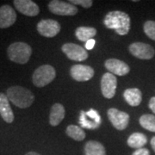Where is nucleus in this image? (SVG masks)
<instances>
[{"label":"nucleus","instance_id":"c85d7f7f","mask_svg":"<svg viewBox=\"0 0 155 155\" xmlns=\"http://www.w3.org/2000/svg\"><path fill=\"white\" fill-rule=\"evenodd\" d=\"M151 147H152V148L153 149L155 153V136L154 137H153L152 140H151Z\"/></svg>","mask_w":155,"mask_h":155},{"label":"nucleus","instance_id":"f257e3e1","mask_svg":"<svg viewBox=\"0 0 155 155\" xmlns=\"http://www.w3.org/2000/svg\"><path fill=\"white\" fill-rule=\"evenodd\" d=\"M106 28L114 29L120 35H126L131 27L130 17L127 13L120 11L109 12L104 19Z\"/></svg>","mask_w":155,"mask_h":155},{"label":"nucleus","instance_id":"0eeeda50","mask_svg":"<svg viewBox=\"0 0 155 155\" xmlns=\"http://www.w3.org/2000/svg\"><path fill=\"white\" fill-rule=\"evenodd\" d=\"M128 49L132 55L140 60H151L155 54L154 48L143 42H134L129 45Z\"/></svg>","mask_w":155,"mask_h":155},{"label":"nucleus","instance_id":"7ed1b4c3","mask_svg":"<svg viewBox=\"0 0 155 155\" xmlns=\"http://www.w3.org/2000/svg\"><path fill=\"white\" fill-rule=\"evenodd\" d=\"M8 57L11 61L18 64H26L32 54V48L27 43L15 42L7 49Z\"/></svg>","mask_w":155,"mask_h":155},{"label":"nucleus","instance_id":"423d86ee","mask_svg":"<svg viewBox=\"0 0 155 155\" xmlns=\"http://www.w3.org/2000/svg\"><path fill=\"white\" fill-rule=\"evenodd\" d=\"M107 114L113 127L117 130H124L127 127L130 119L127 113L119 110L116 108H111L108 110Z\"/></svg>","mask_w":155,"mask_h":155},{"label":"nucleus","instance_id":"412c9836","mask_svg":"<svg viewBox=\"0 0 155 155\" xmlns=\"http://www.w3.org/2000/svg\"><path fill=\"white\" fill-rule=\"evenodd\" d=\"M97 35V29L92 27H78L75 30V35L78 40L87 42L90 40H92Z\"/></svg>","mask_w":155,"mask_h":155},{"label":"nucleus","instance_id":"6e6552de","mask_svg":"<svg viewBox=\"0 0 155 155\" xmlns=\"http://www.w3.org/2000/svg\"><path fill=\"white\" fill-rule=\"evenodd\" d=\"M61 24L53 19H43L37 24V31L44 37L52 38L61 31Z\"/></svg>","mask_w":155,"mask_h":155},{"label":"nucleus","instance_id":"cd10ccee","mask_svg":"<svg viewBox=\"0 0 155 155\" xmlns=\"http://www.w3.org/2000/svg\"><path fill=\"white\" fill-rule=\"evenodd\" d=\"M95 44V41L92 39V40H90L88 41L87 42H86V44H85V48H87V49H91L93 47H94Z\"/></svg>","mask_w":155,"mask_h":155},{"label":"nucleus","instance_id":"4468645a","mask_svg":"<svg viewBox=\"0 0 155 155\" xmlns=\"http://www.w3.org/2000/svg\"><path fill=\"white\" fill-rule=\"evenodd\" d=\"M14 5L19 12L28 17H35L40 12L39 6L31 0H15Z\"/></svg>","mask_w":155,"mask_h":155},{"label":"nucleus","instance_id":"a878e982","mask_svg":"<svg viewBox=\"0 0 155 155\" xmlns=\"http://www.w3.org/2000/svg\"><path fill=\"white\" fill-rule=\"evenodd\" d=\"M132 155H150V152L147 148L142 147V148L135 150L132 153Z\"/></svg>","mask_w":155,"mask_h":155},{"label":"nucleus","instance_id":"bb28decb","mask_svg":"<svg viewBox=\"0 0 155 155\" xmlns=\"http://www.w3.org/2000/svg\"><path fill=\"white\" fill-rule=\"evenodd\" d=\"M148 106H149L150 110L155 114V97H153L150 99Z\"/></svg>","mask_w":155,"mask_h":155},{"label":"nucleus","instance_id":"9d476101","mask_svg":"<svg viewBox=\"0 0 155 155\" xmlns=\"http://www.w3.org/2000/svg\"><path fill=\"white\" fill-rule=\"evenodd\" d=\"M61 49L68 59L72 61H84L88 58L87 51L81 46L75 43H65Z\"/></svg>","mask_w":155,"mask_h":155},{"label":"nucleus","instance_id":"f03ea898","mask_svg":"<svg viewBox=\"0 0 155 155\" xmlns=\"http://www.w3.org/2000/svg\"><path fill=\"white\" fill-rule=\"evenodd\" d=\"M6 96L14 105L21 109L30 107L35 101V96L31 91L18 85L8 89Z\"/></svg>","mask_w":155,"mask_h":155},{"label":"nucleus","instance_id":"9b49d317","mask_svg":"<svg viewBox=\"0 0 155 155\" xmlns=\"http://www.w3.org/2000/svg\"><path fill=\"white\" fill-rule=\"evenodd\" d=\"M78 122L82 127L88 129H96L101 124V117L98 112L94 110H90L88 112L81 111Z\"/></svg>","mask_w":155,"mask_h":155},{"label":"nucleus","instance_id":"f8f14e48","mask_svg":"<svg viewBox=\"0 0 155 155\" xmlns=\"http://www.w3.org/2000/svg\"><path fill=\"white\" fill-rule=\"evenodd\" d=\"M94 73V69L87 65H74L70 69L71 77L78 82H84L91 79Z\"/></svg>","mask_w":155,"mask_h":155},{"label":"nucleus","instance_id":"f3484780","mask_svg":"<svg viewBox=\"0 0 155 155\" xmlns=\"http://www.w3.org/2000/svg\"><path fill=\"white\" fill-rule=\"evenodd\" d=\"M66 110L64 106L61 104H54L51 108L49 122L52 126H58L65 117Z\"/></svg>","mask_w":155,"mask_h":155},{"label":"nucleus","instance_id":"a211bd4d","mask_svg":"<svg viewBox=\"0 0 155 155\" xmlns=\"http://www.w3.org/2000/svg\"><path fill=\"white\" fill-rule=\"evenodd\" d=\"M123 97L127 104L133 107L139 106L142 101V93L138 88L127 89L123 92Z\"/></svg>","mask_w":155,"mask_h":155},{"label":"nucleus","instance_id":"2eb2a0df","mask_svg":"<svg viewBox=\"0 0 155 155\" xmlns=\"http://www.w3.org/2000/svg\"><path fill=\"white\" fill-rule=\"evenodd\" d=\"M17 20V13L11 6L5 5L0 7V28H6L12 26Z\"/></svg>","mask_w":155,"mask_h":155},{"label":"nucleus","instance_id":"5701e85b","mask_svg":"<svg viewBox=\"0 0 155 155\" xmlns=\"http://www.w3.org/2000/svg\"><path fill=\"white\" fill-rule=\"evenodd\" d=\"M139 122L143 128L155 133V116L151 114H146L140 117Z\"/></svg>","mask_w":155,"mask_h":155},{"label":"nucleus","instance_id":"ddd939ff","mask_svg":"<svg viewBox=\"0 0 155 155\" xmlns=\"http://www.w3.org/2000/svg\"><path fill=\"white\" fill-rule=\"evenodd\" d=\"M106 69L112 74H116L118 76L127 75L130 72V68L127 63L120 61L118 59H109L104 63Z\"/></svg>","mask_w":155,"mask_h":155},{"label":"nucleus","instance_id":"20e7f679","mask_svg":"<svg viewBox=\"0 0 155 155\" xmlns=\"http://www.w3.org/2000/svg\"><path fill=\"white\" fill-rule=\"evenodd\" d=\"M55 77V69L50 65H43L34 72L32 81L35 86L44 87L51 83Z\"/></svg>","mask_w":155,"mask_h":155},{"label":"nucleus","instance_id":"aec40b11","mask_svg":"<svg viewBox=\"0 0 155 155\" xmlns=\"http://www.w3.org/2000/svg\"><path fill=\"white\" fill-rule=\"evenodd\" d=\"M127 143L131 148L140 149L144 147L145 145L147 143V138L144 134L134 133L128 137Z\"/></svg>","mask_w":155,"mask_h":155},{"label":"nucleus","instance_id":"4be33fe9","mask_svg":"<svg viewBox=\"0 0 155 155\" xmlns=\"http://www.w3.org/2000/svg\"><path fill=\"white\" fill-rule=\"evenodd\" d=\"M67 136L77 141H82L85 138V133L82 127H78L75 125H69L66 130Z\"/></svg>","mask_w":155,"mask_h":155},{"label":"nucleus","instance_id":"39448f33","mask_svg":"<svg viewBox=\"0 0 155 155\" xmlns=\"http://www.w3.org/2000/svg\"><path fill=\"white\" fill-rule=\"evenodd\" d=\"M49 11L59 16H74L78 13V8L74 5L60 0H53L48 4Z\"/></svg>","mask_w":155,"mask_h":155},{"label":"nucleus","instance_id":"b1692460","mask_svg":"<svg viewBox=\"0 0 155 155\" xmlns=\"http://www.w3.org/2000/svg\"><path fill=\"white\" fill-rule=\"evenodd\" d=\"M145 34L150 39L155 41V22L154 21H147L143 25Z\"/></svg>","mask_w":155,"mask_h":155},{"label":"nucleus","instance_id":"dca6fc26","mask_svg":"<svg viewBox=\"0 0 155 155\" xmlns=\"http://www.w3.org/2000/svg\"><path fill=\"white\" fill-rule=\"evenodd\" d=\"M0 115L7 123L14 121V114L10 105V101L5 93H0Z\"/></svg>","mask_w":155,"mask_h":155},{"label":"nucleus","instance_id":"1a4fd4ad","mask_svg":"<svg viewBox=\"0 0 155 155\" xmlns=\"http://www.w3.org/2000/svg\"><path fill=\"white\" fill-rule=\"evenodd\" d=\"M116 87L117 79L116 76L110 72L104 73L101 79V91L103 93V96L108 99L114 97L116 94Z\"/></svg>","mask_w":155,"mask_h":155},{"label":"nucleus","instance_id":"c756f323","mask_svg":"<svg viewBox=\"0 0 155 155\" xmlns=\"http://www.w3.org/2000/svg\"><path fill=\"white\" fill-rule=\"evenodd\" d=\"M25 155H41V154L38 153H35V152H28V153H27Z\"/></svg>","mask_w":155,"mask_h":155},{"label":"nucleus","instance_id":"393cba45","mask_svg":"<svg viewBox=\"0 0 155 155\" xmlns=\"http://www.w3.org/2000/svg\"><path fill=\"white\" fill-rule=\"evenodd\" d=\"M70 4H74V5H79L83 6L84 8H90L92 6L93 1L91 0H71L69 1Z\"/></svg>","mask_w":155,"mask_h":155},{"label":"nucleus","instance_id":"6ab92c4d","mask_svg":"<svg viewBox=\"0 0 155 155\" xmlns=\"http://www.w3.org/2000/svg\"><path fill=\"white\" fill-rule=\"evenodd\" d=\"M85 155H106V150L103 144L96 140H89L84 145Z\"/></svg>","mask_w":155,"mask_h":155}]
</instances>
